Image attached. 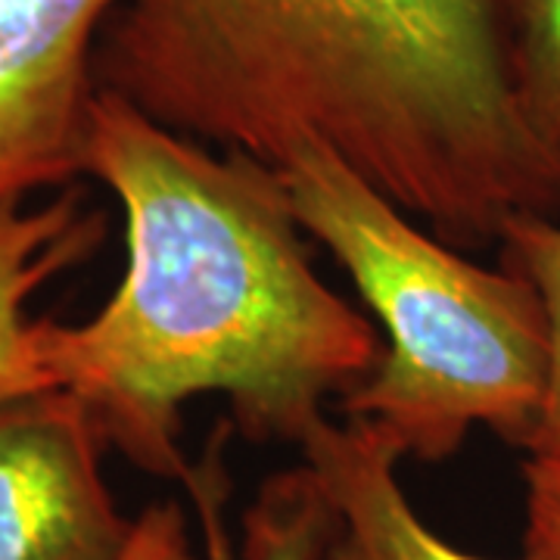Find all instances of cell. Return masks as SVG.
I'll return each instance as SVG.
<instances>
[{"instance_id": "7c38bea8", "label": "cell", "mask_w": 560, "mask_h": 560, "mask_svg": "<svg viewBox=\"0 0 560 560\" xmlns=\"http://www.w3.org/2000/svg\"><path fill=\"white\" fill-rule=\"evenodd\" d=\"M121 560H197L178 501H160L140 514L128 555Z\"/></svg>"}, {"instance_id": "7a4b0ae2", "label": "cell", "mask_w": 560, "mask_h": 560, "mask_svg": "<svg viewBox=\"0 0 560 560\" xmlns=\"http://www.w3.org/2000/svg\"><path fill=\"white\" fill-rule=\"evenodd\" d=\"M88 175L121 202L128 265L94 318L40 320L44 364L143 474L184 480L194 396H228L249 442L296 445L381 364L374 324L315 275L275 168L97 91Z\"/></svg>"}, {"instance_id": "30bf717a", "label": "cell", "mask_w": 560, "mask_h": 560, "mask_svg": "<svg viewBox=\"0 0 560 560\" xmlns=\"http://www.w3.org/2000/svg\"><path fill=\"white\" fill-rule=\"evenodd\" d=\"M514 81L526 121L560 153V0H521Z\"/></svg>"}, {"instance_id": "8fae6325", "label": "cell", "mask_w": 560, "mask_h": 560, "mask_svg": "<svg viewBox=\"0 0 560 560\" xmlns=\"http://www.w3.org/2000/svg\"><path fill=\"white\" fill-rule=\"evenodd\" d=\"M523 560H560V452L523 460Z\"/></svg>"}, {"instance_id": "ba28073f", "label": "cell", "mask_w": 560, "mask_h": 560, "mask_svg": "<svg viewBox=\"0 0 560 560\" xmlns=\"http://www.w3.org/2000/svg\"><path fill=\"white\" fill-rule=\"evenodd\" d=\"M231 433L234 423L221 420L180 480L197 511L202 560H324L334 514L305 464L261 482L256 501L243 511L241 541H234L228 529L231 477L224 467Z\"/></svg>"}, {"instance_id": "52a82bcc", "label": "cell", "mask_w": 560, "mask_h": 560, "mask_svg": "<svg viewBox=\"0 0 560 560\" xmlns=\"http://www.w3.org/2000/svg\"><path fill=\"white\" fill-rule=\"evenodd\" d=\"M106 237V219L62 194L38 209H0V401L57 389L40 346V320L28 300L47 280L91 259Z\"/></svg>"}, {"instance_id": "3957f363", "label": "cell", "mask_w": 560, "mask_h": 560, "mask_svg": "<svg viewBox=\"0 0 560 560\" xmlns=\"http://www.w3.org/2000/svg\"><path fill=\"white\" fill-rule=\"evenodd\" d=\"M278 172L300 228L340 261L386 330L381 364L342 396L401 458L445 460L474 427L526 448L551 377L536 287L427 234L315 143Z\"/></svg>"}, {"instance_id": "277c9868", "label": "cell", "mask_w": 560, "mask_h": 560, "mask_svg": "<svg viewBox=\"0 0 560 560\" xmlns=\"http://www.w3.org/2000/svg\"><path fill=\"white\" fill-rule=\"evenodd\" d=\"M121 0H0V209L88 175L94 47Z\"/></svg>"}, {"instance_id": "6da1fadb", "label": "cell", "mask_w": 560, "mask_h": 560, "mask_svg": "<svg viewBox=\"0 0 560 560\" xmlns=\"http://www.w3.org/2000/svg\"><path fill=\"white\" fill-rule=\"evenodd\" d=\"M521 0H121L94 79L268 168L315 143L455 249L560 215L514 81Z\"/></svg>"}, {"instance_id": "9c48e42d", "label": "cell", "mask_w": 560, "mask_h": 560, "mask_svg": "<svg viewBox=\"0 0 560 560\" xmlns=\"http://www.w3.org/2000/svg\"><path fill=\"white\" fill-rule=\"evenodd\" d=\"M499 246L504 268L517 271L536 287L551 340L548 393L523 452H560V224L548 215H517L501 228Z\"/></svg>"}, {"instance_id": "5b68a950", "label": "cell", "mask_w": 560, "mask_h": 560, "mask_svg": "<svg viewBox=\"0 0 560 560\" xmlns=\"http://www.w3.org/2000/svg\"><path fill=\"white\" fill-rule=\"evenodd\" d=\"M103 442L66 389L0 401V560H121L135 521L103 480Z\"/></svg>"}, {"instance_id": "8992f818", "label": "cell", "mask_w": 560, "mask_h": 560, "mask_svg": "<svg viewBox=\"0 0 560 560\" xmlns=\"http://www.w3.org/2000/svg\"><path fill=\"white\" fill-rule=\"evenodd\" d=\"M334 514L324 560H486L440 539L401 489V455L359 420H315L296 442Z\"/></svg>"}]
</instances>
